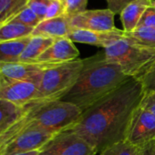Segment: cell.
Here are the masks:
<instances>
[{"label": "cell", "mask_w": 155, "mask_h": 155, "mask_svg": "<svg viewBox=\"0 0 155 155\" xmlns=\"http://www.w3.org/2000/svg\"><path fill=\"white\" fill-rule=\"evenodd\" d=\"M125 32L121 29L115 28L110 31H91L85 29H73L68 38L74 43H81L99 48H106L124 38Z\"/></svg>", "instance_id": "4fadbf2b"}, {"label": "cell", "mask_w": 155, "mask_h": 155, "mask_svg": "<svg viewBox=\"0 0 155 155\" xmlns=\"http://www.w3.org/2000/svg\"><path fill=\"white\" fill-rule=\"evenodd\" d=\"M80 51L68 38H57L37 59L36 63L44 68L61 65L79 58Z\"/></svg>", "instance_id": "8fae6325"}, {"label": "cell", "mask_w": 155, "mask_h": 155, "mask_svg": "<svg viewBox=\"0 0 155 155\" xmlns=\"http://www.w3.org/2000/svg\"><path fill=\"white\" fill-rule=\"evenodd\" d=\"M83 67V59L78 58L61 65L47 67L39 83V101H60L74 86Z\"/></svg>", "instance_id": "5b68a950"}, {"label": "cell", "mask_w": 155, "mask_h": 155, "mask_svg": "<svg viewBox=\"0 0 155 155\" xmlns=\"http://www.w3.org/2000/svg\"><path fill=\"white\" fill-rule=\"evenodd\" d=\"M140 148L124 140L101 150L100 155H139Z\"/></svg>", "instance_id": "44dd1931"}, {"label": "cell", "mask_w": 155, "mask_h": 155, "mask_svg": "<svg viewBox=\"0 0 155 155\" xmlns=\"http://www.w3.org/2000/svg\"><path fill=\"white\" fill-rule=\"evenodd\" d=\"M124 38L138 47L155 51V28L138 27L131 32H125Z\"/></svg>", "instance_id": "d6986e66"}, {"label": "cell", "mask_w": 155, "mask_h": 155, "mask_svg": "<svg viewBox=\"0 0 155 155\" xmlns=\"http://www.w3.org/2000/svg\"><path fill=\"white\" fill-rule=\"evenodd\" d=\"M138 27H148L155 28V4H151L145 10L139 22Z\"/></svg>", "instance_id": "4316f807"}, {"label": "cell", "mask_w": 155, "mask_h": 155, "mask_svg": "<svg viewBox=\"0 0 155 155\" xmlns=\"http://www.w3.org/2000/svg\"><path fill=\"white\" fill-rule=\"evenodd\" d=\"M64 2V16L69 19L87 10L88 0H63Z\"/></svg>", "instance_id": "603a6c76"}, {"label": "cell", "mask_w": 155, "mask_h": 155, "mask_svg": "<svg viewBox=\"0 0 155 155\" xmlns=\"http://www.w3.org/2000/svg\"><path fill=\"white\" fill-rule=\"evenodd\" d=\"M130 78L115 63L109 61L103 52L83 59L79 79L60 100L85 111L116 91Z\"/></svg>", "instance_id": "7a4b0ae2"}, {"label": "cell", "mask_w": 155, "mask_h": 155, "mask_svg": "<svg viewBox=\"0 0 155 155\" xmlns=\"http://www.w3.org/2000/svg\"><path fill=\"white\" fill-rule=\"evenodd\" d=\"M25 113V108L0 100V136L3 135Z\"/></svg>", "instance_id": "ac0fdd59"}, {"label": "cell", "mask_w": 155, "mask_h": 155, "mask_svg": "<svg viewBox=\"0 0 155 155\" xmlns=\"http://www.w3.org/2000/svg\"><path fill=\"white\" fill-rule=\"evenodd\" d=\"M54 38L45 37H32L23 51L19 62L36 63L37 59L53 44Z\"/></svg>", "instance_id": "2e32d148"}, {"label": "cell", "mask_w": 155, "mask_h": 155, "mask_svg": "<svg viewBox=\"0 0 155 155\" xmlns=\"http://www.w3.org/2000/svg\"><path fill=\"white\" fill-rule=\"evenodd\" d=\"M54 135L37 128L27 129L0 146V155H15L39 150Z\"/></svg>", "instance_id": "52a82bcc"}, {"label": "cell", "mask_w": 155, "mask_h": 155, "mask_svg": "<svg viewBox=\"0 0 155 155\" xmlns=\"http://www.w3.org/2000/svg\"><path fill=\"white\" fill-rule=\"evenodd\" d=\"M125 140L139 148L155 141V115L139 106L133 114Z\"/></svg>", "instance_id": "9c48e42d"}, {"label": "cell", "mask_w": 155, "mask_h": 155, "mask_svg": "<svg viewBox=\"0 0 155 155\" xmlns=\"http://www.w3.org/2000/svg\"><path fill=\"white\" fill-rule=\"evenodd\" d=\"M139 155H155V143L150 142L140 148Z\"/></svg>", "instance_id": "4dcf8cb0"}, {"label": "cell", "mask_w": 155, "mask_h": 155, "mask_svg": "<svg viewBox=\"0 0 155 155\" xmlns=\"http://www.w3.org/2000/svg\"><path fill=\"white\" fill-rule=\"evenodd\" d=\"M139 80L142 84L144 95L155 92V61Z\"/></svg>", "instance_id": "cb8c5ba5"}, {"label": "cell", "mask_w": 155, "mask_h": 155, "mask_svg": "<svg viewBox=\"0 0 155 155\" xmlns=\"http://www.w3.org/2000/svg\"><path fill=\"white\" fill-rule=\"evenodd\" d=\"M97 150L71 129L56 133L39 150L38 155H96Z\"/></svg>", "instance_id": "8992f818"}, {"label": "cell", "mask_w": 155, "mask_h": 155, "mask_svg": "<svg viewBox=\"0 0 155 155\" xmlns=\"http://www.w3.org/2000/svg\"><path fill=\"white\" fill-rule=\"evenodd\" d=\"M44 67L38 63H0V79L40 83Z\"/></svg>", "instance_id": "7c38bea8"}, {"label": "cell", "mask_w": 155, "mask_h": 155, "mask_svg": "<svg viewBox=\"0 0 155 155\" xmlns=\"http://www.w3.org/2000/svg\"><path fill=\"white\" fill-rule=\"evenodd\" d=\"M114 14L108 8L85 10L70 19L73 29L110 31L115 29Z\"/></svg>", "instance_id": "30bf717a"}, {"label": "cell", "mask_w": 155, "mask_h": 155, "mask_svg": "<svg viewBox=\"0 0 155 155\" xmlns=\"http://www.w3.org/2000/svg\"><path fill=\"white\" fill-rule=\"evenodd\" d=\"M151 5L150 0H134L129 4L120 14V21L124 32L133 31L139 25V22L145 10Z\"/></svg>", "instance_id": "9a60e30c"}, {"label": "cell", "mask_w": 155, "mask_h": 155, "mask_svg": "<svg viewBox=\"0 0 155 155\" xmlns=\"http://www.w3.org/2000/svg\"><path fill=\"white\" fill-rule=\"evenodd\" d=\"M3 144V141H2V140H1V137H0V146H1Z\"/></svg>", "instance_id": "d6a6232c"}, {"label": "cell", "mask_w": 155, "mask_h": 155, "mask_svg": "<svg viewBox=\"0 0 155 155\" xmlns=\"http://www.w3.org/2000/svg\"><path fill=\"white\" fill-rule=\"evenodd\" d=\"M150 1L151 2V4H155V0H150Z\"/></svg>", "instance_id": "836d02e7"}, {"label": "cell", "mask_w": 155, "mask_h": 155, "mask_svg": "<svg viewBox=\"0 0 155 155\" xmlns=\"http://www.w3.org/2000/svg\"><path fill=\"white\" fill-rule=\"evenodd\" d=\"M10 22H12V23H18V24L24 25L26 27H29V28H35L41 22V20L33 12V10L30 9L27 6L17 16H15L8 23H10Z\"/></svg>", "instance_id": "7402d4cb"}, {"label": "cell", "mask_w": 155, "mask_h": 155, "mask_svg": "<svg viewBox=\"0 0 155 155\" xmlns=\"http://www.w3.org/2000/svg\"><path fill=\"white\" fill-rule=\"evenodd\" d=\"M49 3L50 0H29L27 6L33 10L41 21H43L45 19Z\"/></svg>", "instance_id": "d4e9b609"}, {"label": "cell", "mask_w": 155, "mask_h": 155, "mask_svg": "<svg viewBox=\"0 0 155 155\" xmlns=\"http://www.w3.org/2000/svg\"><path fill=\"white\" fill-rule=\"evenodd\" d=\"M0 100L26 108L39 100V84L27 81L0 79Z\"/></svg>", "instance_id": "ba28073f"}, {"label": "cell", "mask_w": 155, "mask_h": 155, "mask_svg": "<svg viewBox=\"0 0 155 155\" xmlns=\"http://www.w3.org/2000/svg\"><path fill=\"white\" fill-rule=\"evenodd\" d=\"M73 30L70 19L66 16L46 19L41 21L33 30L32 37H45L50 38H68L70 32Z\"/></svg>", "instance_id": "5bb4252c"}, {"label": "cell", "mask_w": 155, "mask_h": 155, "mask_svg": "<svg viewBox=\"0 0 155 155\" xmlns=\"http://www.w3.org/2000/svg\"><path fill=\"white\" fill-rule=\"evenodd\" d=\"M34 28L18 23H8L0 26V43L31 36Z\"/></svg>", "instance_id": "ffe728a7"}, {"label": "cell", "mask_w": 155, "mask_h": 155, "mask_svg": "<svg viewBox=\"0 0 155 155\" xmlns=\"http://www.w3.org/2000/svg\"><path fill=\"white\" fill-rule=\"evenodd\" d=\"M14 0H0V26L6 22L8 13L13 4Z\"/></svg>", "instance_id": "f546056e"}, {"label": "cell", "mask_w": 155, "mask_h": 155, "mask_svg": "<svg viewBox=\"0 0 155 155\" xmlns=\"http://www.w3.org/2000/svg\"><path fill=\"white\" fill-rule=\"evenodd\" d=\"M31 36L0 43V63L18 62Z\"/></svg>", "instance_id": "e0dca14e"}, {"label": "cell", "mask_w": 155, "mask_h": 155, "mask_svg": "<svg viewBox=\"0 0 155 155\" xmlns=\"http://www.w3.org/2000/svg\"><path fill=\"white\" fill-rule=\"evenodd\" d=\"M108 4V9H110L114 15L120 14L121 11L134 0H106Z\"/></svg>", "instance_id": "83f0119b"}, {"label": "cell", "mask_w": 155, "mask_h": 155, "mask_svg": "<svg viewBox=\"0 0 155 155\" xmlns=\"http://www.w3.org/2000/svg\"><path fill=\"white\" fill-rule=\"evenodd\" d=\"M144 96L138 79H129L116 91L82 112L71 130L97 152L124 140L134 112Z\"/></svg>", "instance_id": "6da1fadb"}, {"label": "cell", "mask_w": 155, "mask_h": 155, "mask_svg": "<svg viewBox=\"0 0 155 155\" xmlns=\"http://www.w3.org/2000/svg\"><path fill=\"white\" fill-rule=\"evenodd\" d=\"M82 114L77 106L63 101H39L25 108L24 115L3 135V144L21 131L37 128L53 134L71 129Z\"/></svg>", "instance_id": "3957f363"}, {"label": "cell", "mask_w": 155, "mask_h": 155, "mask_svg": "<svg viewBox=\"0 0 155 155\" xmlns=\"http://www.w3.org/2000/svg\"><path fill=\"white\" fill-rule=\"evenodd\" d=\"M154 143H155V141H154Z\"/></svg>", "instance_id": "e575fe53"}, {"label": "cell", "mask_w": 155, "mask_h": 155, "mask_svg": "<svg viewBox=\"0 0 155 155\" xmlns=\"http://www.w3.org/2000/svg\"><path fill=\"white\" fill-rule=\"evenodd\" d=\"M64 16V2L63 0H50V3L45 17V19H51Z\"/></svg>", "instance_id": "484cf974"}, {"label": "cell", "mask_w": 155, "mask_h": 155, "mask_svg": "<svg viewBox=\"0 0 155 155\" xmlns=\"http://www.w3.org/2000/svg\"><path fill=\"white\" fill-rule=\"evenodd\" d=\"M106 58L117 64L129 78L140 79L155 61V51L138 47L125 38L104 48Z\"/></svg>", "instance_id": "277c9868"}, {"label": "cell", "mask_w": 155, "mask_h": 155, "mask_svg": "<svg viewBox=\"0 0 155 155\" xmlns=\"http://www.w3.org/2000/svg\"><path fill=\"white\" fill-rule=\"evenodd\" d=\"M15 155H38V150H35V151H30V152H27V153L15 154Z\"/></svg>", "instance_id": "1f68e13d"}, {"label": "cell", "mask_w": 155, "mask_h": 155, "mask_svg": "<svg viewBox=\"0 0 155 155\" xmlns=\"http://www.w3.org/2000/svg\"><path fill=\"white\" fill-rule=\"evenodd\" d=\"M140 107L155 115V92L143 96Z\"/></svg>", "instance_id": "f1b7e54d"}]
</instances>
